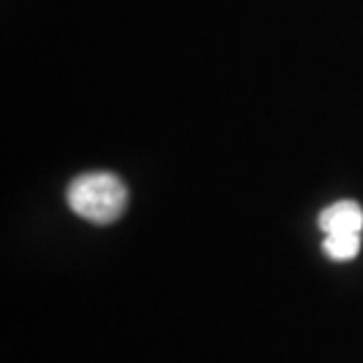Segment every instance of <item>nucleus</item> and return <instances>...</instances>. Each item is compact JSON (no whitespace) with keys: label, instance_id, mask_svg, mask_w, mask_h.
<instances>
[{"label":"nucleus","instance_id":"obj_1","mask_svg":"<svg viewBox=\"0 0 363 363\" xmlns=\"http://www.w3.org/2000/svg\"><path fill=\"white\" fill-rule=\"evenodd\" d=\"M69 208L92 224H113L125 213L128 189L113 172H85L67 189Z\"/></svg>","mask_w":363,"mask_h":363},{"label":"nucleus","instance_id":"obj_2","mask_svg":"<svg viewBox=\"0 0 363 363\" xmlns=\"http://www.w3.org/2000/svg\"><path fill=\"white\" fill-rule=\"evenodd\" d=\"M318 227L325 236L328 234H361L363 210L354 201H337L328 206L318 217Z\"/></svg>","mask_w":363,"mask_h":363},{"label":"nucleus","instance_id":"obj_3","mask_svg":"<svg viewBox=\"0 0 363 363\" xmlns=\"http://www.w3.org/2000/svg\"><path fill=\"white\" fill-rule=\"evenodd\" d=\"M323 250L335 262L354 259L361 250V234H328L323 241Z\"/></svg>","mask_w":363,"mask_h":363}]
</instances>
